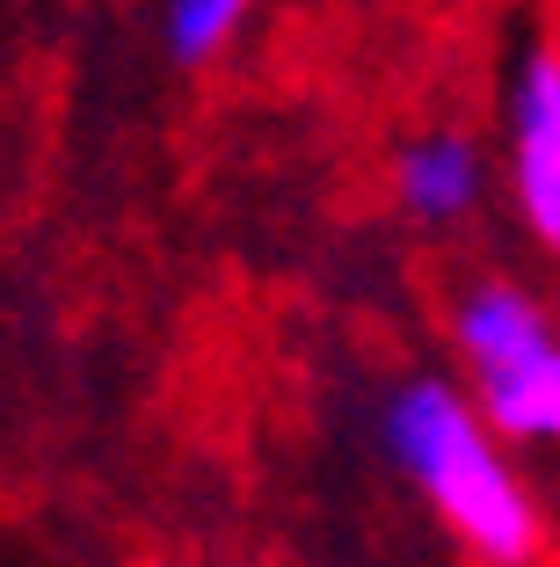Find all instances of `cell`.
I'll return each mask as SVG.
<instances>
[{
	"instance_id": "cell-1",
	"label": "cell",
	"mask_w": 560,
	"mask_h": 567,
	"mask_svg": "<svg viewBox=\"0 0 560 567\" xmlns=\"http://www.w3.org/2000/svg\"><path fill=\"white\" fill-rule=\"evenodd\" d=\"M488 430L495 422L445 379H408L386 401V444H394L400 473L437 502V517L480 560L525 567L539 553V517H531V495L510 481Z\"/></svg>"
},
{
	"instance_id": "cell-2",
	"label": "cell",
	"mask_w": 560,
	"mask_h": 567,
	"mask_svg": "<svg viewBox=\"0 0 560 567\" xmlns=\"http://www.w3.org/2000/svg\"><path fill=\"white\" fill-rule=\"evenodd\" d=\"M517 204L531 234L560 248V51H531L517 81Z\"/></svg>"
},
{
	"instance_id": "cell-3",
	"label": "cell",
	"mask_w": 560,
	"mask_h": 567,
	"mask_svg": "<svg viewBox=\"0 0 560 567\" xmlns=\"http://www.w3.org/2000/svg\"><path fill=\"white\" fill-rule=\"evenodd\" d=\"M480 415L502 436H560V334L480 371Z\"/></svg>"
},
{
	"instance_id": "cell-4",
	"label": "cell",
	"mask_w": 560,
	"mask_h": 567,
	"mask_svg": "<svg viewBox=\"0 0 560 567\" xmlns=\"http://www.w3.org/2000/svg\"><path fill=\"white\" fill-rule=\"evenodd\" d=\"M400 197L415 218H459L480 197V153L459 132H429L400 153Z\"/></svg>"
},
{
	"instance_id": "cell-5",
	"label": "cell",
	"mask_w": 560,
	"mask_h": 567,
	"mask_svg": "<svg viewBox=\"0 0 560 567\" xmlns=\"http://www.w3.org/2000/svg\"><path fill=\"white\" fill-rule=\"evenodd\" d=\"M247 0H167V51H175L182 66H197L241 30Z\"/></svg>"
}]
</instances>
